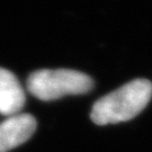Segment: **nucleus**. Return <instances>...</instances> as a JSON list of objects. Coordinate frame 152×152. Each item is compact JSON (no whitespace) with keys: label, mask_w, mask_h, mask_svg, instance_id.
<instances>
[{"label":"nucleus","mask_w":152,"mask_h":152,"mask_svg":"<svg viewBox=\"0 0 152 152\" xmlns=\"http://www.w3.org/2000/svg\"><path fill=\"white\" fill-rule=\"evenodd\" d=\"M152 97V82L135 79L98 99L94 104L90 118L97 125L126 122L141 113Z\"/></svg>","instance_id":"obj_1"},{"label":"nucleus","mask_w":152,"mask_h":152,"mask_svg":"<svg viewBox=\"0 0 152 152\" xmlns=\"http://www.w3.org/2000/svg\"><path fill=\"white\" fill-rule=\"evenodd\" d=\"M92 87L94 81L88 75L70 69H43L33 72L27 79L28 91L44 102L87 94Z\"/></svg>","instance_id":"obj_2"},{"label":"nucleus","mask_w":152,"mask_h":152,"mask_svg":"<svg viewBox=\"0 0 152 152\" xmlns=\"http://www.w3.org/2000/svg\"><path fill=\"white\" fill-rule=\"evenodd\" d=\"M36 130V120L29 114L9 116L0 123V152H8L31 139Z\"/></svg>","instance_id":"obj_3"},{"label":"nucleus","mask_w":152,"mask_h":152,"mask_svg":"<svg viewBox=\"0 0 152 152\" xmlns=\"http://www.w3.org/2000/svg\"><path fill=\"white\" fill-rule=\"evenodd\" d=\"M25 105V94L14 73L0 68V114L14 116Z\"/></svg>","instance_id":"obj_4"}]
</instances>
